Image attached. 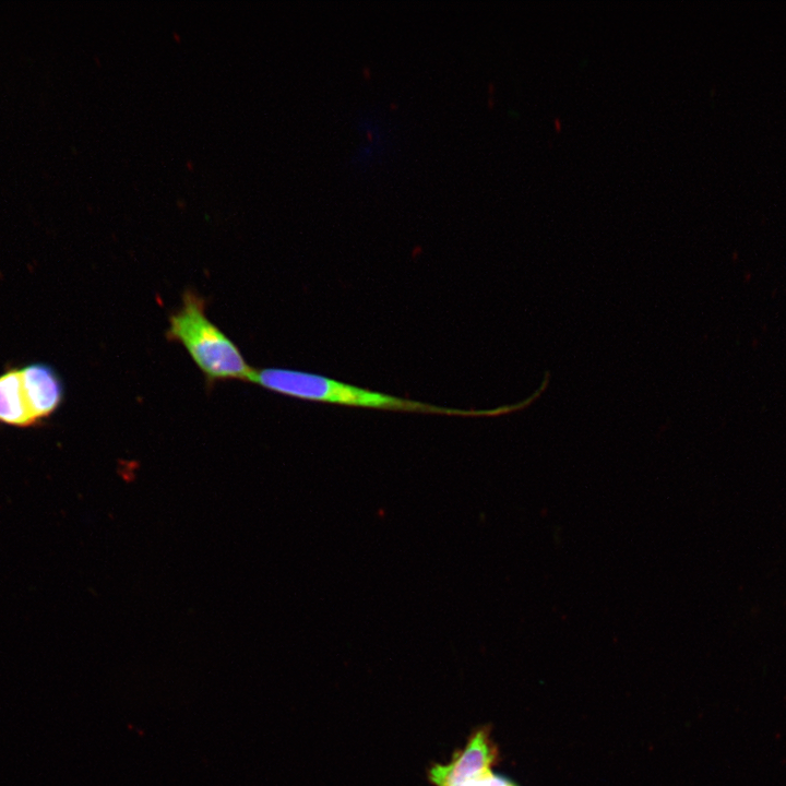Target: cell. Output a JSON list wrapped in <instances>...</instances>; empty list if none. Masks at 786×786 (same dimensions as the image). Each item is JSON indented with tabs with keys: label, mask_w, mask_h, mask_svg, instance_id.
Masks as SVG:
<instances>
[{
	"label": "cell",
	"mask_w": 786,
	"mask_h": 786,
	"mask_svg": "<svg viewBox=\"0 0 786 786\" xmlns=\"http://www.w3.org/2000/svg\"><path fill=\"white\" fill-rule=\"evenodd\" d=\"M251 382L289 397L331 405L445 416H498V409H461L408 400L321 374L283 368L253 371Z\"/></svg>",
	"instance_id": "cell-1"
},
{
	"label": "cell",
	"mask_w": 786,
	"mask_h": 786,
	"mask_svg": "<svg viewBox=\"0 0 786 786\" xmlns=\"http://www.w3.org/2000/svg\"><path fill=\"white\" fill-rule=\"evenodd\" d=\"M166 337L184 347L209 383L250 381L254 369L237 345L207 318L205 301L194 291H184L180 308L169 317Z\"/></svg>",
	"instance_id": "cell-2"
},
{
	"label": "cell",
	"mask_w": 786,
	"mask_h": 786,
	"mask_svg": "<svg viewBox=\"0 0 786 786\" xmlns=\"http://www.w3.org/2000/svg\"><path fill=\"white\" fill-rule=\"evenodd\" d=\"M497 761L498 748L491 739L489 727H479L450 762L436 763L429 767L428 779L434 786H463L490 772Z\"/></svg>",
	"instance_id": "cell-3"
},
{
	"label": "cell",
	"mask_w": 786,
	"mask_h": 786,
	"mask_svg": "<svg viewBox=\"0 0 786 786\" xmlns=\"http://www.w3.org/2000/svg\"><path fill=\"white\" fill-rule=\"evenodd\" d=\"M28 405L38 427L49 420L62 406L64 383L57 370L44 361L20 365Z\"/></svg>",
	"instance_id": "cell-4"
},
{
	"label": "cell",
	"mask_w": 786,
	"mask_h": 786,
	"mask_svg": "<svg viewBox=\"0 0 786 786\" xmlns=\"http://www.w3.org/2000/svg\"><path fill=\"white\" fill-rule=\"evenodd\" d=\"M0 426L38 427L28 405L20 365H9L0 373Z\"/></svg>",
	"instance_id": "cell-5"
},
{
	"label": "cell",
	"mask_w": 786,
	"mask_h": 786,
	"mask_svg": "<svg viewBox=\"0 0 786 786\" xmlns=\"http://www.w3.org/2000/svg\"><path fill=\"white\" fill-rule=\"evenodd\" d=\"M463 786H516L505 777L496 775L492 771L481 777L464 784Z\"/></svg>",
	"instance_id": "cell-6"
}]
</instances>
